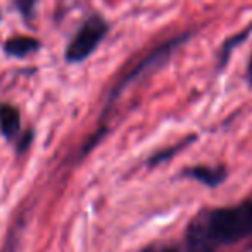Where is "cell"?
Here are the masks:
<instances>
[{"label":"cell","instance_id":"cell-2","mask_svg":"<svg viewBox=\"0 0 252 252\" xmlns=\"http://www.w3.org/2000/svg\"><path fill=\"white\" fill-rule=\"evenodd\" d=\"M109 26L98 16H94L88 21L83 23L74 38L66 49V61L67 63H81V61L88 59L90 54L98 47V43L104 40L107 35Z\"/></svg>","mask_w":252,"mask_h":252},{"label":"cell","instance_id":"cell-3","mask_svg":"<svg viewBox=\"0 0 252 252\" xmlns=\"http://www.w3.org/2000/svg\"><path fill=\"white\" fill-rule=\"evenodd\" d=\"M190 35H182V36H176V38H171L168 40V42H164L162 45H159L158 49H154L151 54H149L147 57H145L144 61H140V63L137 64V66L133 67V69L130 71V73L126 74L125 78H123L121 81H119L118 85H116V88L112 90L111 97H109V105L112 104V102L118 98V95L121 94L123 90H125L128 85H131L135 80H138L140 76H144L145 73H149L151 69H154V67L161 66L162 63H166V61L169 59V56H171L173 52H175L176 49H178L180 45H182L183 42H187L189 40Z\"/></svg>","mask_w":252,"mask_h":252},{"label":"cell","instance_id":"cell-7","mask_svg":"<svg viewBox=\"0 0 252 252\" xmlns=\"http://www.w3.org/2000/svg\"><path fill=\"white\" fill-rule=\"evenodd\" d=\"M192 142V138H187L185 142H182V144H178V145H175V147H171V149H168V151H162V152H159L158 156H156L154 159L151 161V164H158V162H162V161H166V159H169V158H173V156L176 154V152H180L183 147H187V145Z\"/></svg>","mask_w":252,"mask_h":252},{"label":"cell","instance_id":"cell-8","mask_svg":"<svg viewBox=\"0 0 252 252\" xmlns=\"http://www.w3.org/2000/svg\"><path fill=\"white\" fill-rule=\"evenodd\" d=\"M36 2L38 0H16V5H18V9L21 11V14L25 18H32L33 11L36 7Z\"/></svg>","mask_w":252,"mask_h":252},{"label":"cell","instance_id":"cell-9","mask_svg":"<svg viewBox=\"0 0 252 252\" xmlns=\"http://www.w3.org/2000/svg\"><path fill=\"white\" fill-rule=\"evenodd\" d=\"M142 252H180L176 247L173 245H164V244H152L149 247H145Z\"/></svg>","mask_w":252,"mask_h":252},{"label":"cell","instance_id":"cell-1","mask_svg":"<svg viewBox=\"0 0 252 252\" xmlns=\"http://www.w3.org/2000/svg\"><path fill=\"white\" fill-rule=\"evenodd\" d=\"M252 233V202L207 211L190 223L187 245L190 252H214Z\"/></svg>","mask_w":252,"mask_h":252},{"label":"cell","instance_id":"cell-10","mask_svg":"<svg viewBox=\"0 0 252 252\" xmlns=\"http://www.w3.org/2000/svg\"><path fill=\"white\" fill-rule=\"evenodd\" d=\"M249 81L252 85V57H251V63H249Z\"/></svg>","mask_w":252,"mask_h":252},{"label":"cell","instance_id":"cell-6","mask_svg":"<svg viewBox=\"0 0 252 252\" xmlns=\"http://www.w3.org/2000/svg\"><path fill=\"white\" fill-rule=\"evenodd\" d=\"M40 49V42L30 36H16V38L7 40L5 43V52L12 57H26L30 54L36 52Z\"/></svg>","mask_w":252,"mask_h":252},{"label":"cell","instance_id":"cell-5","mask_svg":"<svg viewBox=\"0 0 252 252\" xmlns=\"http://www.w3.org/2000/svg\"><path fill=\"white\" fill-rule=\"evenodd\" d=\"M185 175L207 187L221 185L226 178V171L223 168H207V166H197V168L189 169Z\"/></svg>","mask_w":252,"mask_h":252},{"label":"cell","instance_id":"cell-4","mask_svg":"<svg viewBox=\"0 0 252 252\" xmlns=\"http://www.w3.org/2000/svg\"><path fill=\"white\" fill-rule=\"evenodd\" d=\"M21 126V116L19 111L11 104L0 105V131L7 138H12L19 131Z\"/></svg>","mask_w":252,"mask_h":252}]
</instances>
